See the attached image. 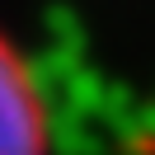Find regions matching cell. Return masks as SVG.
<instances>
[{"label": "cell", "mask_w": 155, "mask_h": 155, "mask_svg": "<svg viewBox=\"0 0 155 155\" xmlns=\"http://www.w3.org/2000/svg\"><path fill=\"white\" fill-rule=\"evenodd\" d=\"M57 94L33 47L0 19V155H57Z\"/></svg>", "instance_id": "obj_1"}]
</instances>
